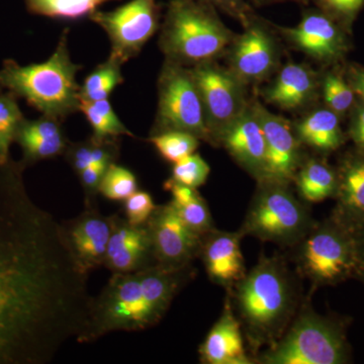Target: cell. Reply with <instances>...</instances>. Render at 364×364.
Segmentation results:
<instances>
[{"mask_svg": "<svg viewBox=\"0 0 364 364\" xmlns=\"http://www.w3.org/2000/svg\"><path fill=\"white\" fill-rule=\"evenodd\" d=\"M296 245L299 272L317 286L348 279L363 263L353 232L336 221L314 225Z\"/></svg>", "mask_w": 364, "mask_h": 364, "instance_id": "ba28073f", "label": "cell"}, {"mask_svg": "<svg viewBox=\"0 0 364 364\" xmlns=\"http://www.w3.org/2000/svg\"><path fill=\"white\" fill-rule=\"evenodd\" d=\"M200 361L208 364H250L244 347L241 324L228 298L221 317L200 347Z\"/></svg>", "mask_w": 364, "mask_h": 364, "instance_id": "603a6c76", "label": "cell"}, {"mask_svg": "<svg viewBox=\"0 0 364 364\" xmlns=\"http://www.w3.org/2000/svg\"><path fill=\"white\" fill-rule=\"evenodd\" d=\"M210 173V165L195 152L174 163L171 178L184 186L198 188L207 182Z\"/></svg>", "mask_w": 364, "mask_h": 364, "instance_id": "e575fe53", "label": "cell"}, {"mask_svg": "<svg viewBox=\"0 0 364 364\" xmlns=\"http://www.w3.org/2000/svg\"><path fill=\"white\" fill-rule=\"evenodd\" d=\"M344 74L356 98L364 104V67L358 63L348 64L345 67Z\"/></svg>", "mask_w": 364, "mask_h": 364, "instance_id": "60d3db41", "label": "cell"}, {"mask_svg": "<svg viewBox=\"0 0 364 364\" xmlns=\"http://www.w3.org/2000/svg\"><path fill=\"white\" fill-rule=\"evenodd\" d=\"M61 119L50 116L21 122L14 143L21 147L20 161L25 167L44 160L54 159L65 153L70 141L62 128Z\"/></svg>", "mask_w": 364, "mask_h": 364, "instance_id": "ffe728a7", "label": "cell"}, {"mask_svg": "<svg viewBox=\"0 0 364 364\" xmlns=\"http://www.w3.org/2000/svg\"><path fill=\"white\" fill-rule=\"evenodd\" d=\"M315 6L351 32L352 26L364 9V0H312Z\"/></svg>", "mask_w": 364, "mask_h": 364, "instance_id": "d590c367", "label": "cell"}, {"mask_svg": "<svg viewBox=\"0 0 364 364\" xmlns=\"http://www.w3.org/2000/svg\"><path fill=\"white\" fill-rule=\"evenodd\" d=\"M163 188L171 193L170 202L193 231L203 236L215 229L210 208L198 189L179 183L171 177L164 182Z\"/></svg>", "mask_w": 364, "mask_h": 364, "instance_id": "d4e9b609", "label": "cell"}, {"mask_svg": "<svg viewBox=\"0 0 364 364\" xmlns=\"http://www.w3.org/2000/svg\"><path fill=\"white\" fill-rule=\"evenodd\" d=\"M363 230V239H361L360 243L359 244V248H360V251H363L364 252V225L360 228Z\"/></svg>", "mask_w": 364, "mask_h": 364, "instance_id": "7bdbcfd3", "label": "cell"}, {"mask_svg": "<svg viewBox=\"0 0 364 364\" xmlns=\"http://www.w3.org/2000/svg\"><path fill=\"white\" fill-rule=\"evenodd\" d=\"M340 117L328 107L314 109L294 124L301 145L322 154L338 150L345 142Z\"/></svg>", "mask_w": 364, "mask_h": 364, "instance_id": "cb8c5ba5", "label": "cell"}, {"mask_svg": "<svg viewBox=\"0 0 364 364\" xmlns=\"http://www.w3.org/2000/svg\"><path fill=\"white\" fill-rule=\"evenodd\" d=\"M338 66L325 72L321 77L320 91L325 107L342 117L350 112L358 98Z\"/></svg>", "mask_w": 364, "mask_h": 364, "instance_id": "4dcf8cb0", "label": "cell"}, {"mask_svg": "<svg viewBox=\"0 0 364 364\" xmlns=\"http://www.w3.org/2000/svg\"><path fill=\"white\" fill-rule=\"evenodd\" d=\"M139 189L138 179L130 169L112 163L100 182V193L114 202H124Z\"/></svg>", "mask_w": 364, "mask_h": 364, "instance_id": "836d02e7", "label": "cell"}, {"mask_svg": "<svg viewBox=\"0 0 364 364\" xmlns=\"http://www.w3.org/2000/svg\"><path fill=\"white\" fill-rule=\"evenodd\" d=\"M336 195L338 205L334 221L355 232L364 225V153L349 154L342 160Z\"/></svg>", "mask_w": 364, "mask_h": 364, "instance_id": "7402d4cb", "label": "cell"}, {"mask_svg": "<svg viewBox=\"0 0 364 364\" xmlns=\"http://www.w3.org/2000/svg\"><path fill=\"white\" fill-rule=\"evenodd\" d=\"M258 184L241 231L279 245H296L314 226L308 208L287 184Z\"/></svg>", "mask_w": 364, "mask_h": 364, "instance_id": "52a82bcc", "label": "cell"}, {"mask_svg": "<svg viewBox=\"0 0 364 364\" xmlns=\"http://www.w3.org/2000/svg\"><path fill=\"white\" fill-rule=\"evenodd\" d=\"M274 28L294 49L325 66L340 65L351 50V32L316 6L293 28Z\"/></svg>", "mask_w": 364, "mask_h": 364, "instance_id": "4fadbf2b", "label": "cell"}, {"mask_svg": "<svg viewBox=\"0 0 364 364\" xmlns=\"http://www.w3.org/2000/svg\"><path fill=\"white\" fill-rule=\"evenodd\" d=\"M348 359L341 328L306 308L260 358L265 364H340Z\"/></svg>", "mask_w": 364, "mask_h": 364, "instance_id": "8992f818", "label": "cell"}, {"mask_svg": "<svg viewBox=\"0 0 364 364\" xmlns=\"http://www.w3.org/2000/svg\"><path fill=\"white\" fill-rule=\"evenodd\" d=\"M114 215H105L97 205H85L77 217L61 223L69 250L78 267L86 273L104 265Z\"/></svg>", "mask_w": 364, "mask_h": 364, "instance_id": "2e32d148", "label": "cell"}, {"mask_svg": "<svg viewBox=\"0 0 364 364\" xmlns=\"http://www.w3.org/2000/svg\"><path fill=\"white\" fill-rule=\"evenodd\" d=\"M148 141L154 146L163 159L172 164L195 153L200 142L198 136L179 131L150 135Z\"/></svg>", "mask_w": 364, "mask_h": 364, "instance_id": "d6a6232c", "label": "cell"}, {"mask_svg": "<svg viewBox=\"0 0 364 364\" xmlns=\"http://www.w3.org/2000/svg\"><path fill=\"white\" fill-rule=\"evenodd\" d=\"M26 167L0 163V364H49L90 318L88 273L61 223L26 191Z\"/></svg>", "mask_w": 364, "mask_h": 364, "instance_id": "6da1fadb", "label": "cell"}, {"mask_svg": "<svg viewBox=\"0 0 364 364\" xmlns=\"http://www.w3.org/2000/svg\"><path fill=\"white\" fill-rule=\"evenodd\" d=\"M23 119L18 97L6 91L0 92V163L11 159L9 150Z\"/></svg>", "mask_w": 364, "mask_h": 364, "instance_id": "1f68e13d", "label": "cell"}, {"mask_svg": "<svg viewBox=\"0 0 364 364\" xmlns=\"http://www.w3.org/2000/svg\"><path fill=\"white\" fill-rule=\"evenodd\" d=\"M250 4L255 6H270V4H279V2H296V4H308L312 0H248Z\"/></svg>", "mask_w": 364, "mask_h": 364, "instance_id": "b9f144b4", "label": "cell"}, {"mask_svg": "<svg viewBox=\"0 0 364 364\" xmlns=\"http://www.w3.org/2000/svg\"><path fill=\"white\" fill-rule=\"evenodd\" d=\"M79 112H82L92 128V136L98 139L119 138L129 136L135 138V135L117 116L114 107L109 100L97 102L80 100Z\"/></svg>", "mask_w": 364, "mask_h": 364, "instance_id": "f1b7e54d", "label": "cell"}, {"mask_svg": "<svg viewBox=\"0 0 364 364\" xmlns=\"http://www.w3.org/2000/svg\"><path fill=\"white\" fill-rule=\"evenodd\" d=\"M320 79L305 64L289 62L279 69L272 85L263 90V98L284 111H296L317 98Z\"/></svg>", "mask_w": 364, "mask_h": 364, "instance_id": "44dd1931", "label": "cell"}, {"mask_svg": "<svg viewBox=\"0 0 364 364\" xmlns=\"http://www.w3.org/2000/svg\"><path fill=\"white\" fill-rule=\"evenodd\" d=\"M191 71L202 98L210 144L219 146L223 134L250 104L246 85L218 60L191 67Z\"/></svg>", "mask_w": 364, "mask_h": 364, "instance_id": "30bf717a", "label": "cell"}, {"mask_svg": "<svg viewBox=\"0 0 364 364\" xmlns=\"http://www.w3.org/2000/svg\"><path fill=\"white\" fill-rule=\"evenodd\" d=\"M214 6L218 11H222L230 18L236 20L242 26H246L252 18L255 11L247 0H200Z\"/></svg>", "mask_w": 364, "mask_h": 364, "instance_id": "74e56055", "label": "cell"}, {"mask_svg": "<svg viewBox=\"0 0 364 364\" xmlns=\"http://www.w3.org/2000/svg\"><path fill=\"white\" fill-rule=\"evenodd\" d=\"M219 146H223L256 181H261L267 159V143L251 100L247 109L223 134Z\"/></svg>", "mask_w": 364, "mask_h": 364, "instance_id": "e0dca14e", "label": "cell"}, {"mask_svg": "<svg viewBox=\"0 0 364 364\" xmlns=\"http://www.w3.org/2000/svg\"><path fill=\"white\" fill-rule=\"evenodd\" d=\"M157 87V112L150 135L186 132L210 143L202 98L191 68L165 60Z\"/></svg>", "mask_w": 364, "mask_h": 364, "instance_id": "9c48e42d", "label": "cell"}, {"mask_svg": "<svg viewBox=\"0 0 364 364\" xmlns=\"http://www.w3.org/2000/svg\"><path fill=\"white\" fill-rule=\"evenodd\" d=\"M107 167L109 166L105 165H92L76 174L85 191V205H97V196L100 193V182Z\"/></svg>", "mask_w": 364, "mask_h": 364, "instance_id": "f35d334b", "label": "cell"}, {"mask_svg": "<svg viewBox=\"0 0 364 364\" xmlns=\"http://www.w3.org/2000/svg\"><path fill=\"white\" fill-rule=\"evenodd\" d=\"M274 33V26L255 14L225 53L228 68L246 86L259 85L279 70L282 52Z\"/></svg>", "mask_w": 364, "mask_h": 364, "instance_id": "7c38bea8", "label": "cell"}, {"mask_svg": "<svg viewBox=\"0 0 364 364\" xmlns=\"http://www.w3.org/2000/svg\"><path fill=\"white\" fill-rule=\"evenodd\" d=\"M119 152V138L98 139L91 136L87 140L69 143L63 156L75 174H78L92 165L109 166L117 162Z\"/></svg>", "mask_w": 364, "mask_h": 364, "instance_id": "4316f807", "label": "cell"}, {"mask_svg": "<svg viewBox=\"0 0 364 364\" xmlns=\"http://www.w3.org/2000/svg\"><path fill=\"white\" fill-rule=\"evenodd\" d=\"M112 0H25L28 13L60 20H79Z\"/></svg>", "mask_w": 364, "mask_h": 364, "instance_id": "f546056e", "label": "cell"}, {"mask_svg": "<svg viewBox=\"0 0 364 364\" xmlns=\"http://www.w3.org/2000/svg\"><path fill=\"white\" fill-rule=\"evenodd\" d=\"M235 35L210 4L170 0L158 45L165 60L191 68L224 57Z\"/></svg>", "mask_w": 364, "mask_h": 364, "instance_id": "277c9868", "label": "cell"}, {"mask_svg": "<svg viewBox=\"0 0 364 364\" xmlns=\"http://www.w3.org/2000/svg\"><path fill=\"white\" fill-rule=\"evenodd\" d=\"M68 32L64 30L54 53L42 63L23 66L13 59L4 60L0 68V92L13 93L41 114L61 121L79 112L80 85L76 74L82 66L71 60Z\"/></svg>", "mask_w": 364, "mask_h": 364, "instance_id": "3957f363", "label": "cell"}, {"mask_svg": "<svg viewBox=\"0 0 364 364\" xmlns=\"http://www.w3.org/2000/svg\"><path fill=\"white\" fill-rule=\"evenodd\" d=\"M193 268L152 265L138 272L112 273L91 303L90 318L77 343H91L112 332H138L162 320Z\"/></svg>", "mask_w": 364, "mask_h": 364, "instance_id": "7a4b0ae2", "label": "cell"}, {"mask_svg": "<svg viewBox=\"0 0 364 364\" xmlns=\"http://www.w3.org/2000/svg\"><path fill=\"white\" fill-rule=\"evenodd\" d=\"M299 196L308 203H320L336 195L337 170L318 159L304 160L294 179Z\"/></svg>", "mask_w": 364, "mask_h": 364, "instance_id": "484cf974", "label": "cell"}, {"mask_svg": "<svg viewBox=\"0 0 364 364\" xmlns=\"http://www.w3.org/2000/svg\"><path fill=\"white\" fill-rule=\"evenodd\" d=\"M156 207L149 193L138 189L124 200V219L135 226H143L149 221Z\"/></svg>", "mask_w": 364, "mask_h": 364, "instance_id": "8d00e7d4", "label": "cell"}, {"mask_svg": "<svg viewBox=\"0 0 364 364\" xmlns=\"http://www.w3.org/2000/svg\"><path fill=\"white\" fill-rule=\"evenodd\" d=\"M147 227L155 264L170 269L191 267L203 236L186 225L171 202L157 205Z\"/></svg>", "mask_w": 364, "mask_h": 364, "instance_id": "5bb4252c", "label": "cell"}, {"mask_svg": "<svg viewBox=\"0 0 364 364\" xmlns=\"http://www.w3.org/2000/svg\"><path fill=\"white\" fill-rule=\"evenodd\" d=\"M349 136L358 151L364 153V104L356 100L350 112Z\"/></svg>", "mask_w": 364, "mask_h": 364, "instance_id": "ab89813d", "label": "cell"}, {"mask_svg": "<svg viewBox=\"0 0 364 364\" xmlns=\"http://www.w3.org/2000/svg\"><path fill=\"white\" fill-rule=\"evenodd\" d=\"M243 232L213 229L202 237L200 253L205 272L212 282L225 287L236 286L246 274L241 252Z\"/></svg>", "mask_w": 364, "mask_h": 364, "instance_id": "d6986e66", "label": "cell"}, {"mask_svg": "<svg viewBox=\"0 0 364 364\" xmlns=\"http://www.w3.org/2000/svg\"><path fill=\"white\" fill-rule=\"evenodd\" d=\"M161 9L157 0H131L112 11H95L90 18L107 33L109 56L124 64L138 56L159 30Z\"/></svg>", "mask_w": 364, "mask_h": 364, "instance_id": "8fae6325", "label": "cell"}, {"mask_svg": "<svg viewBox=\"0 0 364 364\" xmlns=\"http://www.w3.org/2000/svg\"><path fill=\"white\" fill-rule=\"evenodd\" d=\"M155 265L147 224L135 226L114 215L104 267L112 273L138 272Z\"/></svg>", "mask_w": 364, "mask_h": 364, "instance_id": "ac0fdd59", "label": "cell"}, {"mask_svg": "<svg viewBox=\"0 0 364 364\" xmlns=\"http://www.w3.org/2000/svg\"><path fill=\"white\" fill-rule=\"evenodd\" d=\"M235 287L237 310L253 345L279 338L296 305L293 284L284 263L275 257H262Z\"/></svg>", "mask_w": 364, "mask_h": 364, "instance_id": "5b68a950", "label": "cell"}, {"mask_svg": "<svg viewBox=\"0 0 364 364\" xmlns=\"http://www.w3.org/2000/svg\"><path fill=\"white\" fill-rule=\"evenodd\" d=\"M119 60L109 56L107 61L97 66L90 75L86 76L80 86L79 97L85 102L109 100L117 85L124 82L122 66Z\"/></svg>", "mask_w": 364, "mask_h": 364, "instance_id": "83f0119b", "label": "cell"}, {"mask_svg": "<svg viewBox=\"0 0 364 364\" xmlns=\"http://www.w3.org/2000/svg\"><path fill=\"white\" fill-rule=\"evenodd\" d=\"M257 114L267 143L264 172L260 181L289 184L303 164L301 143L294 124L284 117L268 111L258 100H251Z\"/></svg>", "mask_w": 364, "mask_h": 364, "instance_id": "9a60e30c", "label": "cell"}]
</instances>
